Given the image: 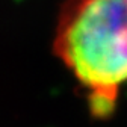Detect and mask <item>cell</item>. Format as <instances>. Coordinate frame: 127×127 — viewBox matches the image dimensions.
<instances>
[{
  "instance_id": "6da1fadb",
  "label": "cell",
  "mask_w": 127,
  "mask_h": 127,
  "mask_svg": "<svg viewBox=\"0 0 127 127\" xmlns=\"http://www.w3.org/2000/svg\"><path fill=\"white\" fill-rule=\"evenodd\" d=\"M53 52L82 86L91 114H114L127 83V0H65Z\"/></svg>"
}]
</instances>
